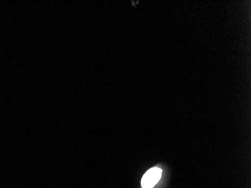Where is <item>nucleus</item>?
Instances as JSON below:
<instances>
[{"label":"nucleus","mask_w":251,"mask_h":188,"mask_svg":"<svg viewBox=\"0 0 251 188\" xmlns=\"http://www.w3.org/2000/svg\"><path fill=\"white\" fill-rule=\"evenodd\" d=\"M162 175V170L159 168H152L144 175L142 185L144 188H153L158 183Z\"/></svg>","instance_id":"f257e3e1"}]
</instances>
